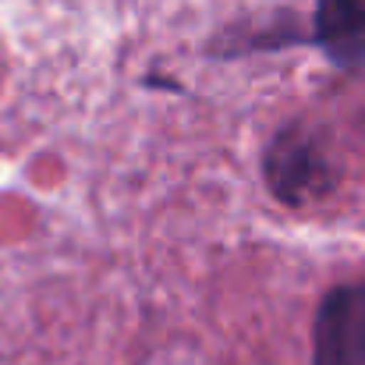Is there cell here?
I'll return each instance as SVG.
<instances>
[{"instance_id":"cell-1","label":"cell","mask_w":365,"mask_h":365,"mask_svg":"<svg viewBox=\"0 0 365 365\" xmlns=\"http://www.w3.org/2000/svg\"><path fill=\"white\" fill-rule=\"evenodd\" d=\"M262 181L280 206L302 210L327 199L341 174L312 128L287 121L262 149Z\"/></svg>"},{"instance_id":"cell-2","label":"cell","mask_w":365,"mask_h":365,"mask_svg":"<svg viewBox=\"0 0 365 365\" xmlns=\"http://www.w3.org/2000/svg\"><path fill=\"white\" fill-rule=\"evenodd\" d=\"M309 365H365V280L334 284L319 298Z\"/></svg>"},{"instance_id":"cell-4","label":"cell","mask_w":365,"mask_h":365,"mask_svg":"<svg viewBox=\"0 0 365 365\" xmlns=\"http://www.w3.org/2000/svg\"><path fill=\"white\" fill-rule=\"evenodd\" d=\"M305 43L312 46V36L298 32V18L287 14V11H273V14H262L255 25L224 29L217 36V43L210 46V53L224 57V61H235V57H248V53H277V50L305 46Z\"/></svg>"},{"instance_id":"cell-3","label":"cell","mask_w":365,"mask_h":365,"mask_svg":"<svg viewBox=\"0 0 365 365\" xmlns=\"http://www.w3.org/2000/svg\"><path fill=\"white\" fill-rule=\"evenodd\" d=\"M312 46L344 75L365 71V0H312Z\"/></svg>"}]
</instances>
